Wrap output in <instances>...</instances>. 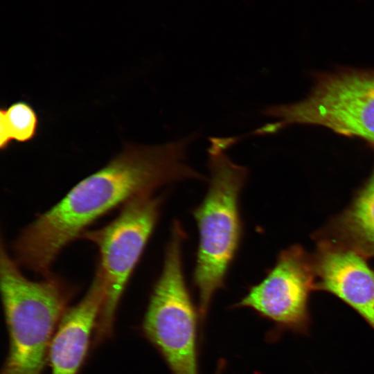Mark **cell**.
Returning <instances> with one entry per match:
<instances>
[{
  "label": "cell",
  "instance_id": "cell-1",
  "mask_svg": "<svg viewBox=\"0 0 374 374\" xmlns=\"http://www.w3.org/2000/svg\"><path fill=\"white\" fill-rule=\"evenodd\" d=\"M193 132L159 145L127 144L104 167L87 176L56 204L39 214L14 241V259L46 276L61 251L97 219L163 186L188 179L206 180L186 162Z\"/></svg>",
  "mask_w": 374,
  "mask_h": 374
},
{
  "label": "cell",
  "instance_id": "cell-5",
  "mask_svg": "<svg viewBox=\"0 0 374 374\" xmlns=\"http://www.w3.org/2000/svg\"><path fill=\"white\" fill-rule=\"evenodd\" d=\"M163 203L162 196L145 195L124 204L117 217L100 229L82 233L100 253L105 299L96 323V339L111 332L116 312L130 276L152 234Z\"/></svg>",
  "mask_w": 374,
  "mask_h": 374
},
{
  "label": "cell",
  "instance_id": "cell-11",
  "mask_svg": "<svg viewBox=\"0 0 374 374\" xmlns=\"http://www.w3.org/2000/svg\"><path fill=\"white\" fill-rule=\"evenodd\" d=\"M39 119L34 108L20 100L0 109V148L6 150L12 141L26 143L37 134Z\"/></svg>",
  "mask_w": 374,
  "mask_h": 374
},
{
  "label": "cell",
  "instance_id": "cell-7",
  "mask_svg": "<svg viewBox=\"0 0 374 374\" xmlns=\"http://www.w3.org/2000/svg\"><path fill=\"white\" fill-rule=\"evenodd\" d=\"M316 290L313 258L299 245L280 251L265 277L234 305L250 308L281 331L308 335L311 292Z\"/></svg>",
  "mask_w": 374,
  "mask_h": 374
},
{
  "label": "cell",
  "instance_id": "cell-9",
  "mask_svg": "<svg viewBox=\"0 0 374 374\" xmlns=\"http://www.w3.org/2000/svg\"><path fill=\"white\" fill-rule=\"evenodd\" d=\"M105 293L103 276L97 269L83 298L67 308L55 332L48 354L51 374L78 373L96 326Z\"/></svg>",
  "mask_w": 374,
  "mask_h": 374
},
{
  "label": "cell",
  "instance_id": "cell-8",
  "mask_svg": "<svg viewBox=\"0 0 374 374\" xmlns=\"http://www.w3.org/2000/svg\"><path fill=\"white\" fill-rule=\"evenodd\" d=\"M313 261L316 290L339 299L374 330V269L366 257L323 239L320 240Z\"/></svg>",
  "mask_w": 374,
  "mask_h": 374
},
{
  "label": "cell",
  "instance_id": "cell-3",
  "mask_svg": "<svg viewBox=\"0 0 374 374\" xmlns=\"http://www.w3.org/2000/svg\"><path fill=\"white\" fill-rule=\"evenodd\" d=\"M208 154V188L192 211L199 235L193 282L202 323L215 294L225 285L241 242L239 199L249 175L247 167L234 163L224 152Z\"/></svg>",
  "mask_w": 374,
  "mask_h": 374
},
{
  "label": "cell",
  "instance_id": "cell-6",
  "mask_svg": "<svg viewBox=\"0 0 374 374\" xmlns=\"http://www.w3.org/2000/svg\"><path fill=\"white\" fill-rule=\"evenodd\" d=\"M261 113L278 118L282 128L317 125L374 143V73L347 71L322 77L304 100L269 106Z\"/></svg>",
  "mask_w": 374,
  "mask_h": 374
},
{
  "label": "cell",
  "instance_id": "cell-12",
  "mask_svg": "<svg viewBox=\"0 0 374 374\" xmlns=\"http://www.w3.org/2000/svg\"><path fill=\"white\" fill-rule=\"evenodd\" d=\"M242 136L211 137L208 153L224 152L229 148L236 144Z\"/></svg>",
  "mask_w": 374,
  "mask_h": 374
},
{
  "label": "cell",
  "instance_id": "cell-10",
  "mask_svg": "<svg viewBox=\"0 0 374 374\" xmlns=\"http://www.w3.org/2000/svg\"><path fill=\"white\" fill-rule=\"evenodd\" d=\"M332 242L374 256V170L349 206L332 224Z\"/></svg>",
  "mask_w": 374,
  "mask_h": 374
},
{
  "label": "cell",
  "instance_id": "cell-2",
  "mask_svg": "<svg viewBox=\"0 0 374 374\" xmlns=\"http://www.w3.org/2000/svg\"><path fill=\"white\" fill-rule=\"evenodd\" d=\"M19 266L1 240L0 287L9 335L1 374H41L73 290L52 274L42 280H31Z\"/></svg>",
  "mask_w": 374,
  "mask_h": 374
},
{
  "label": "cell",
  "instance_id": "cell-4",
  "mask_svg": "<svg viewBox=\"0 0 374 374\" xmlns=\"http://www.w3.org/2000/svg\"><path fill=\"white\" fill-rule=\"evenodd\" d=\"M186 233L174 220L161 272L150 295L143 330L161 353L172 374H198L197 314L182 262Z\"/></svg>",
  "mask_w": 374,
  "mask_h": 374
}]
</instances>
